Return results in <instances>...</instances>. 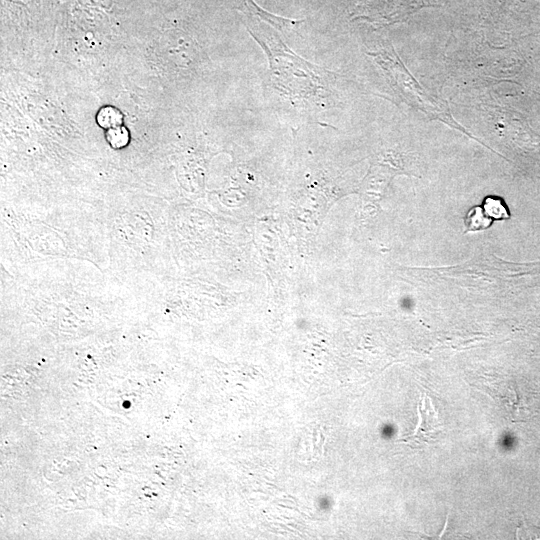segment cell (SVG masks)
Listing matches in <instances>:
<instances>
[{"label": "cell", "instance_id": "obj_1", "mask_svg": "<svg viewBox=\"0 0 540 540\" xmlns=\"http://www.w3.org/2000/svg\"><path fill=\"white\" fill-rule=\"evenodd\" d=\"M256 42L265 51L270 65V80L274 88L294 101L317 104L331 95L334 74L300 58L272 32L258 24L247 25Z\"/></svg>", "mask_w": 540, "mask_h": 540}, {"label": "cell", "instance_id": "obj_2", "mask_svg": "<svg viewBox=\"0 0 540 540\" xmlns=\"http://www.w3.org/2000/svg\"><path fill=\"white\" fill-rule=\"evenodd\" d=\"M418 424L413 433L408 434L399 441L409 445L412 448H422L437 440L442 431V423L433 406L430 398L423 392L420 393V400L417 405Z\"/></svg>", "mask_w": 540, "mask_h": 540}, {"label": "cell", "instance_id": "obj_3", "mask_svg": "<svg viewBox=\"0 0 540 540\" xmlns=\"http://www.w3.org/2000/svg\"><path fill=\"white\" fill-rule=\"evenodd\" d=\"M236 2L238 8L242 10L249 18H259L284 33L292 30L303 22V20L288 19L271 14L257 5L254 0H236Z\"/></svg>", "mask_w": 540, "mask_h": 540}, {"label": "cell", "instance_id": "obj_4", "mask_svg": "<svg viewBox=\"0 0 540 540\" xmlns=\"http://www.w3.org/2000/svg\"><path fill=\"white\" fill-rule=\"evenodd\" d=\"M485 214L494 221L508 220L511 217L505 201L498 196H487L482 206Z\"/></svg>", "mask_w": 540, "mask_h": 540}, {"label": "cell", "instance_id": "obj_5", "mask_svg": "<svg viewBox=\"0 0 540 540\" xmlns=\"http://www.w3.org/2000/svg\"><path fill=\"white\" fill-rule=\"evenodd\" d=\"M464 224L470 232L481 231L489 228L493 223L481 206L472 207L464 216Z\"/></svg>", "mask_w": 540, "mask_h": 540}, {"label": "cell", "instance_id": "obj_6", "mask_svg": "<svg viewBox=\"0 0 540 540\" xmlns=\"http://www.w3.org/2000/svg\"><path fill=\"white\" fill-rule=\"evenodd\" d=\"M97 120L102 127L120 126L122 116L118 110L112 107H105L98 113Z\"/></svg>", "mask_w": 540, "mask_h": 540}, {"label": "cell", "instance_id": "obj_7", "mask_svg": "<svg viewBox=\"0 0 540 540\" xmlns=\"http://www.w3.org/2000/svg\"><path fill=\"white\" fill-rule=\"evenodd\" d=\"M107 139L113 147L120 148L127 144L129 136L124 127L116 126L108 130Z\"/></svg>", "mask_w": 540, "mask_h": 540}]
</instances>
